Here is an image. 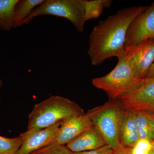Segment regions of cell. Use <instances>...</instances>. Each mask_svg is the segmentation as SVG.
<instances>
[{"instance_id": "23", "label": "cell", "mask_w": 154, "mask_h": 154, "mask_svg": "<svg viewBox=\"0 0 154 154\" xmlns=\"http://www.w3.org/2000/svg\"><path fill=\"white\" fill-rule=\"evenodd\" d=\"M149 154H154V141L153 142L152 147L151 151Z\"/></svg>"}, {"instance_id": "8", "label": "cell", "mask_w": 154, "mask_h": 154, "mask_svg": "<svg viewBox=\"0 0 154 154\" xmlns=\"http://www.w3.org/2000/svg\"><path fill=\"white\" fill-rule=\"evenodd\" d=\"M124 54L136 75L145 79L154 61V38L147 39L136 46L125 48Z\"/></svg>"}, {"instance_id": "7", "label": "cell", "mask_w": 154, "mask_h": 154, "mask_svg": "<svg viewBox=\"0 0 154 154\" xmlns=\"http://www.w3.org/2000/svg\"><path fill=\"white\" fill-rule=\"evenodd\" d=\"M154 38V2L134 18L127 31L125 48Z\"/></svg>"}, {"instance_id": "3", "label": "cell", "mask_w": 154, "mask_h": 154, "mask_svg": "<svg viewBox=\"0 0 154 154\" xmlns=\"http://www.w3.org/2000/svg\"><path fill=\"white\" fill-rule=\"evenodd\" d=\"M122 107L119 99H111L88 110L86 114L113 150L120 146L119 132Z\"/></svg>"}, {"instance_id": "5", "label": "cell", "mask_w": 154, "mask_h": 154, "mask_svg": "<svg viewBox=\"0 0 154 154\" xmlns=\"http://www.w3.org/2000/svg\"><path fill=\"white\" fill-rule=\"evenodd\" d=\"M86 2V0H44L31 11L21 26L28 24L35 17L50 15L66 19L73 24L78 32L82 33L87 22Z\"/></svg>"}, {"instance_id": "25", "label": "cell", "mask_w": 154, "mask_h": 154, "mask_svg": "<svg viewBox=\"0 0 154 154\" xmlns=\"http://www.w3.org/2000/svg\"></svg>"}, {"instance_id": "12", "label": "cell", "mask_w": 154, "mask_h": 154, "mask_svg": "<svg viewBox=\"0 0 154 154\" xmlns=\"http://www.w3.org/2000/svg\"><path fill=\"white\" fill-rule=\"evenodd\" d=\"M135 118V111L123 108L119 132L120 145L133 148L139 140Z\"/></svg>"}, {"instance_id": "21", "label": "cell", "mask_w": 154, "mask_h": 154, "mask_svg": "<svg viewBox=\"0 0 154 154\" xmlns=\"http://www.w3.org/2000/svg\"><path fill=\"white\" fill-rule=\"evenodd\" d=\"M132 149L120 146L118 149L113 151V154H132Z\"/></svg>"}, {"instance_id": "20", "label": "cell", "mask_w": 154, "mask_h": 154, "mask_svg": "<svg viewBox=\"0 0 154 154\" xmlns=\"http://www.w3.org/2000/svg\"><path fill=\"white\" fill-rule=\"evenodd\" d=\"M113 149L110 146L106 145L94 150L81 152H73V154H113Z\"/></svg>"}, {"instance_id": "10", "label": "cell", "mask_w": 154, "mask_h": 154, "mask_svg": "<svg viewBox=\"0 0 154 154\" xmlns=\"http://www.w3.org/2000/svg\"><path fill=\"white\" fill-rule=\"evenodd\" d=\"M93 125L86 113L71 116L61 121L55 142L62 145H65Z\"/></svg>"}, {"instance_id": "22", "label": "cell", "mask_w": 154, "mask_h": 154, "mask_svg": "<svg viewBox=\"0 0 154 154\" xmlns=\"http://www.w3.org/2000/svg\"><path fill=\"white\" fill-rule=\"evenodd\" d=\"M154 77V61L151 66L149 69L146 78H151Z\"/></svg>"}, {"instance_id": "17", "label": "cell", "mask_w": 154, "mask_h": 154, "mask_svg": "<svg viewBox=\"0 0 154 154\" xmlns=\"http://www.w3.org/2000/svg\"><path fill=\"white\" fill-rule=\"evenodd\" d=\"M105 8L102 0L87 1L85 5L86 20L97 19L102 14Z\"/></svg>"}, {"instance_id": "1", "label": "cell", "mask_w": 154, "mask_h": 154, "mask_svg": "<svg viewBox=\"0 0 154 154\" xmlns=\"http://www.w3.org/2000/svg\"><path fill=\"white\" fill-rule=\"evenodd\" d=\"M146 8L139 6L122 9L94 26L89 36L88 50L92 65H99L109 58H118L124 54L128 26Z\"/></svg>"}, {"instance_id": "13", "label": "cell", "mask_w": 154, "mask_h": 154, "mask_svg": "<svg viewBox=\"0 0 154 154\" xmlns=\"http://www.w3.org/2000/svg\"><path fill=\"white\" fill-rule=\"evenodd\" d=\"M135 111L136 124L140 139L154 141V113L143 110Z\"/></svg>"}, {"instance_id": "6", "label": "cell", "mask_w": 154, "mask_h": 154, "mask_svg": "<svg viewBox=\"0 0 154 154\" xmlns=\"http://www.w3.org/2000/svg\"><path fill=\"white\" fill-rule=\"evenodd\" d=\"M118 99L125 109L154 113V77L142 80L137 87Z\"/></svg>"}, {"instance_id": "9", "label": "cell", "mask_w": 154, "mask_h": 154, "mask_svg": "<svg viewBox=\"0 0 154 154\" xmlns=\"http://www.w3.org/2000/svg\"><path fill=\"white\" fill-rule=\"evenodd\" d=\"M60 122L52 126L33 132L21 134L22 143L16 154H30L55 142L60 125Z\"/></svg>"}, {"instance_id": "14", "label": "cell", "mask_w": 154, "mask_h": 154, "mask_svg": "<svg viewBox=\"0 0 154 154\" xmlns=\"http://www.w3.org/2000/svg\"><path fill=\"white\" fill-rule=\"evenodd\" d=\"M19 0H0V28L10 30L14 28L15 9Z\"/></svg>"}, {"instance_id": "24", "label": "cell", "mask_w": 154, "mask_h": 154, "mask_svg": "<svg viewBox=\"0 0 154 154\" xmlns=\"http://www.w3.org/2000/svg\"><path fill=\"white\" fill-rule=\"evenodd\" d=\"M3 85V83L2 81L0 79V89H1Z\"/></svg>"}, {"instance_id": "11", "label": "cell", "mask_w": 154, "mask_h": 154, "mask_svg": "<svg viewBox=\"0 0 154 154\" xmlns=\"http://www.w3.org/2000/svg\"><path fill=\"white\" fill-rule=\"evenodd\" d=\"M107 145L98 129L93 125L69 142L66 146L72 152L94 150Z\"/></svg>"}, {"instance_id": "18", "label": "cell", "mask_w": 154, "mask_h": 154, "mask_svg": "<svg viewBox=\"0 0 154 154\" xmlns=\"http://www.w3.org/2000/svg\"><path fill=\"white\" fill-rule=\"evenodd\" d=\"M30 154H73V152L66 146L54 142Z\"/></svg>"}, {"instance_id": "16", "label": "cell", "mask_w": 154, "mask_h": 154, "mask_svg": "<svg viewBox=\"0 0 154 154\" xmlns=\"http://www.w3.org/2000/svg\"><path fill=\"white\" fill-rule=\"evenodd\" d=\"M20 135L15 138L0 136V154H16L22 143Z\"/></svg>"}, {"instance_id": "19", "label": "cell", "mask_w": 154, "mask_h": 154, "mask_svg": "<svg viewBox=\"0 0 154 154\" xmlns=\"http://www.w3.org/2000/svg\"><path fill=\"white\" fill-rule=\"evenodd\" d=\"M153 142L140 139L132 148V154H149L151 150Z\"/></svg>"}, {"instance_id": "15", "label": "cell", "mask_w": 154, "mask_h": 154, "mask_svg": "<svg viewBox=\"0 0 154 154\" xmlns=\"http://www.w3.org/2000/svg\"><path fill=\"white\" fill-rule=\"evenodd\" d=\"M44 0H19L15 9L14 28L20 27L33 9Z\"/></svg>"}, {"instance_id": "4", "label": "cell", "mask_w": 154, "mask_h": 154, "mask_svg": "<svg viewBox=\"0 0 154 154\" xmlns=\"http://www.w3.org/2000/svg\"><path fill=\"white\" fill-rule=\"evenodd\" d=\"M118 60L116 66L110 73L92 81L94 87L104 91L111 99H119L137 87L142 80L136 75L124 53Z\"/></svg>"}, {"instance_id": "2", "label": "cell", "mask_w": 154, "mask_h": 154, "mask_svg": "<svg viewBox=\"0 0 154 154\" xmlns=\"http://www.w3.org/2000/svg\"><path fill=\"white\" fill-rule=\"evenodd\" d=\"M84 113L75 102L62 96H51L34 105L28 116L26 132L47 128L71 116Z\"/></svg>"}]
</instances>
